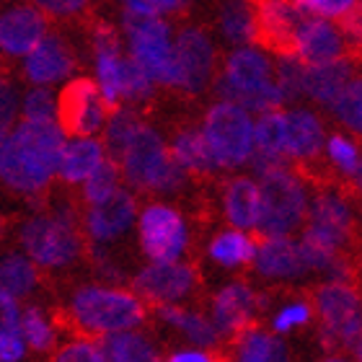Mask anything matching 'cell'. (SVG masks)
Segmentation results:
<instances>
[{"mask_svg": "<svg viewBox=\"0 0 362 362\" xmlns=\"http://www.w3.org/2000/svg\"><path fill=\"white\" fill-rule=\"evenodd\" d=\"M68 137L57 122H16L0 143V181L18 194H39L49 187Z\"/></svg>", "mask_w": 362, "mask_h": 362, "instance_id": "obj_1", "label": "cell"}, {"mask_svg": "<svg viewBox=\"0 0 362 362\" xmlns=\"http://www.w3.org/2000/svg\"><path fill=\"white\" fill-rule=\"evenodd\" d=\"M218 101L241 106L246 114L257 112L259 117L282 112L285 106L272 78V57L257 45L241 47L228 54L223 78L218 81Z\"/></svg>", "mask_w": 362, "mask_h": 362, "instance_id": "obj_2", "label": "cell"}, {"mask_svg": "<svg viewBox=\"0 0 362 362\" xmlns=\"http://www.w3.org/2000/svg\"><path fill=\"white\" fill-rule=\"evenodd\" d=\"M119 174L127 179L129 192H160V194H174L187 184V174L179 168L168 145L158 129L140 124L132 140L124 145L119 160Z\"/></svg>", "mask_w": 362, "mask_h": 362, "instance_id": "obj_3", "label": "cell"}, {"mask_svg": "<svg viewBox=\"0 0 362 362\" xmlns=\"http://www.w3.org/2000/svg\"><path fill=\"white\" fill-rule=\"evenodd\" d=\"M70 313L83 332L104 339L112 334L137 332L145 321V303L132 290L83 285L73 293Z\"/></svg>", "mask_w": 362, "mask_h": 362, "instance_id": "obj_4", "label": "cell"}, {"mask_svg": "<svg viewBox=\"0 0 362 362\" xmlns=\"http://www.w3.org/2000/svg\"><path fill=\"white\" fill-rule=\"evenodd\" d=\"M18 238L23 246V257L34 267H45V269L70 267L83 251L81 230L73 212L68 210L31 215L21 226Z\"/></svg>", "mask_w": 362, "mask_h": 362, "instance_id": "obj_5", "label": "cell"}, {"mask_svg": "<svg viewBox=\"0 0 362 362\" xmlns=\"http://www.w3.org/2000/svg\"><path fill=\"white\" fill-rule=\"evenodd\" d=\"M122 29L127 34L129 60L151 78L153 86L179 88L174 60V29L163 18H140L122 11Z\"/></svg>", "mask_w": 362, "mask_h": 362, "instance_id": "obj_6", "label": "cell"}, {"mask_svg": "<svg viewBox=\"0 0 362 362\" xmlns=\"http://www.w3.org/2000/svg\"><path fill=\"white\" fill-rule=\"evenodd\" d=\"M257 184L262 199V218L257 230L262 238H293L308 215V187L293 168L262 176Z\"/></svg>", "mask_w": 362, "mask_h": 362, "instance_id": "obj_7", "label": "cell"}, {"mask_svg": "<svg viewBox=\"0 0 362 362\" xmlns=\"http://www.w3.org/2000/svg\"><path fill=\"white\" fill-rule=\"evenodd\" d=\"M199 132L220 171L249 163L254 151V117L243 112L241 106L215 101L204 114Z\"/></svg>", "mask_w": 362, "mask_h": 362, "instance_id": "obj_8", "label": "cell"}, {"mask_svg": "<svg viewBox=\"0 0 362 362\" xmlns=\"http://www.w3.org/2000/svg\"><path fill=\"white\" fill-rule=\"evenodd\" d=\"M137 238L151 264H174L189 246V226L176 207L153 202L137 212Z\"/></svg>", "mask_w": 362, "mask_h": 362, "instance_id": "obj_9", "label": "cell"}, {"mask_svg": "<svg viewBox=\"0 0 362 362\" xmlns=\"http://www.w3.org/2000/svg\"><path fill=\"white\" fill-rule=\"evenodd\" d=\"M112 109L98 93L93 78H73L57 93V127L65 137H96L104 132Z\"/></svg>", "mask_w": 362, "mask_h": 362, "instance_id": "obj_10", "label": "cell"}, {"mask_svg": "<svg viewBox=\"0 0 362 362\" xmlns=\"http://www.w3.org/2000/svg\"><path fill=\"white\" fill-rule=\"evenodd\" d=\"M316 313L321 318V329L332 332L339 339V347L352 352L360 360L362 337V310L360 295L352 285L326 282L316 290Z\"/></svg>", "mask_w": 362, "mask_h": 362, "instance_id": "obj_11", "label": "cell"}, {"mask_svg": "<svg viewBox=\"0 0 362 362\" xmlns=\"http://www.w3.org/2000/svg\"><path fill=\"white\" fill-rule=\"evenodd\" d=\"M174 60L179 73V88L187 93H202L215 76V45L199 26H187L174 37Z\"/></svg>", "mask_w": 362, "mask_h": 362, "instance_id": "obj_12", "label": "cell"}, {"mask_svg": "<svg viewBox=\"0 0 362 362\" xmlns=\"http://www.w3.org/2000/svg\"><path fill=\"white\" fill-rule=\"evenodd\" d=\"M197 285L194 269L184 262L174 264H148L132 279V293L143 303L158 305H179Z\"/></svg>", "mask_w": 362, "mask_h": 362, "instance_id": "obj_13", "label": "cell"}, {"mask_svg": "<svg viewBox=\"0 0 362 362\" xmlns=\"http://www.w3.org/2000/svg\"><path fill=\"white\" fill-rule=\"evenodd\" d=\"M308 226L305 230L313 233L316 238H321L324 243L334 246L337 251H341L347 246L349 235H352V228H355V212H352V204L344 194L334 192V189H326V192H318L313 199L308 202Z\"/></svg>", "mask_w": 362, "mask_h": 362, "instance_id": "obj_14", "label": "cell"}, {"mask_svg": "<svg viewBox=\"0 0 362 362\" xmlns=\"http://www.w3.org/2000/svg\"><path fill=\"white\" fill-rule=\"evenodd\" d=\"M267 305L264 295H257L246 282H228L212 298L210 321L220 337H238L251 326L257 313Z\"/></svg>", "mask_w": 362, "mask_h": 362, "instance_id": "obj_15", "label": "cell"}, {"mask_svg": "<svg viewBox=\"0 0 362 362\" xmlns=\"http://www.w3.org/2000/svg\"><path fill=\"white\" fill-rule=\"evenodd\" d=\"M293 54L305 68L332 65L347 57V39L334 21L305 16L293 37Z\"/></svg>", "mask_w": 362, "mask_h": 362, "instance_id": "obj_16", "label": "cell"}, {"mask_svg": "<svg viewBox=\"0 0 362 362\" xmlns=\"http://www.w3.org/2000/svg\"><path fill=\"white\" fill-rule=\"evenodd\" d=\"M137 202L127 187H119L109 199L93 204L86 212V233L93 243H114L135 226Z\"/></svg>", "mask_w": 362, "mask_h": 362, "instance_id": "obj_17", "label": "cell"}, {"mask_svg": "<svg viewBox=\"0 0 362 362\" xmlns=\"http://www.w3.org/2000/svg\"><path fill=\"white\" fill-rule=\"evenodd\" d=\"M76 70V57L57 34H47L26 57H23V78L31 88H52L54 83L68 81Z\"/></svg>", "mask_w": 362, "mask_h": 362, "instance_id": "obj_18", "label": "cell"}, {"mask_svg": "<svg viewBox=\"0 0 362 362\" xmlns=\"http://www.w3.org/2000/svg\"><path fill=\"white\" fill-rule=\"evenodd\" d=\"M49 34L47 16L37 6H13L0 11V52L26 57Z\"/></svg>", "mask_w": 362, "mask_h": 362, "instance_id": "obj_19", "label": "cell"}, {"mask_svg": "<svg viewBox=\"0 0 362 362\" xmlns=\"http://www.w3.org/2000/svg\"><path fill=\"white\" fill-rule=\"evenodd\" d=\"M93 65H96V88L109 109H117L122 104V42L117 37L114 26L101 23L93 29Z\"/></svg>", "mask_w": 362, "mask_h": 362, "instance_id": "obj_20", "label": "cell"}, {"mask_svg": "<svg viewBox=\"0 0 362 362\" xmlns=\"http://www.w3.org/2000/svg\"><path fill=\"white\" fill-rule=\"evenodd\" d=\"M285 158L287 160H313L321 156L326 143L324 122L308 106L285 109Z\"/></svg>", "mask_w": 362, "mask_h": 362, "instance_id": "obj_21", "label": "cell"}, {"mask_svg": "<svg viewBox=\"0 0 362 362\" xmlns=\"http://www.w3.org/2000/svg\"><path fill=\"white\" fill-rule=\"evenodd\" d=\"M254 269L264 279L274 282H295L308 274L300 259L295 238H262L257 241V257H254Z\"/></svg>", "mask_w": 362, "mask_h": 362, "instance_id": "obj_22", "label": "cell"}, {"mask_svg": "<svg viewBox=\"0 0 362 362\" xmlns=\"http://www.w3.org/2000/svg\"><path fill=\"white\" fill-rule=\"evenodd\" d=\"M257 11V31L259 39L267 47L277 49V54L293 52V37L298 26L303 23L305 16L300 13V8L295 3H259L254 6Z\"/></svg>", "mask_w": 362, "mask_h": 362, "instance_id": "obj_23", "label": "cell"}, {"mask_svg": "<svg viewBox=\"0 0 362 362\" xmlns=\"http://www.w3.org/2000/svg\"><path fill=\"white\" fill-rule=\"evenodd\" d=\"M223 212L235 230H243V233L257 230L262 218V199H259V184L254 176H235L228 181L223 189Z\"/></svg>", "mask_w": 362, "mask_h": 362, "instance_id": "obj_24", "label": "cell"}, {"mask_svg": "<svg viewBox=\"0 0 362 362\" xmlns=\"http://www.w3.org/2000/svg\"><path fill=\"white\" fill-rule=\"evenodd\" d=\"M106 160V151L98 137H68L57 158L54 176L65 184H83Z\"/></svg>", "mask_w": 362, "mask_h": 362, "instance_id": "obj_25", "label": "cell"}, {"mask_svg": "<svg viewBox=\"0 0 362 362\" xmlns=\"http://www.w3.org/2000/svg\"><path fill=\"white\" fill-rule=\"evenodd\" d=\"M355 78V65L349 57L337 60L332 65H318V68H305L303 78V96L316 101L321 106H332L334 98L347 88V83Z\"/></svg>", "mask_w": 362, "mask_h": 362, "instance_id": "obj_26", "label": "cell"}, {"mask_svg": "<svg viewBox=\"0 0 362 362\" xmlns=\"http://www.w3.org/2000/svg\"><path fill=\"white\" fill-rule=\"evenodd\" d=\"M171 158L179 163V168L184 174H194V176H207V174H218L220 168L212 158L210 148L204 143L199 127H187L181 129L179 135L174 137V143L168 148Z\"/></svg>", "mask_w": 362, "mask_h": 362, "instance_id": "obj_27", "label": "cell"}, {"mask_svg": "<svg viewBox=\"0 0 362 362\" xmlns=\"http://www.w3.org/2000/svg\"><path fill=\"white\" fill-rule=\"evenodd\" d=\"M233 362H290V347L277 334L249 326L235 337Z\"/></svg>", "mask_w": 362, "mask_h": 362, "instance_id": "obj_28", "label": "cell"}, {"mask_svg": "<svg viewBox=\"0 0 362 362\" xmlns=\"http://www.w3.org/2000/svg\"><path fill=\"white\" fill-rule=\"evenodd\" d=\"M207 254L223 269H238V267H246L254 262V257H257V238L251 233L228 228V230H220L212 238L210 246H207Z\"/></svg>", "mask_w": 362, "mask_h": 362, "instance_id": "obj_29", "label": "cell"}, {"mask_svg": "<svg viewBox=\"0 0 362 362\" xmlns=\"http://www.w3.org/2000/svg\"><path fill=\"white\" fill-rule=\"evenodd\" d=\"M158 316L166 321L168 326L179 329L194 349H210L218 344L220 334L215 332V326L207 316L197 313V310H189L184 305H158Z\"/></svg>", "mask_w": 362, "mask_h": 362, "instance_id": "obj_30", "label": "cell"}, {"mask_svg": "<svg viewBox=\"0 0 362 362\" xmlns=\"http://www.w3.org/2000/svg\"><path fill=\"white\" fill-rule=\"evenodd\" d=\"M106 362H163L158 347L143 332H122L98 341Z\"/></svg>", "mask_w": 362, "mask_h": 362, "instance_id": "obj_31", "label": "cell"}, {"mask_svg": "<svg viewBox=\"0 0 362 362\" xmlns=\"http://www.w3.org/2000/svg\"><path fill=\"white\" fill-rule=\"evenodd\" d=\"M218 26L223 31V37L235 47H251L259 39L257 31V11L251 3H226L220 8Z\"/></svg>", "mask_w": 362, "mask_h": 362, "instance_id": "obj_32", "label": "cell"}, {"mask_svg": "<svg viewBox=\"0 0 362 362\" xmlns=\"http://www.w3.org/2000/svg\"><path fill=\"white\" fill-rule=\"evenodd\" d=\"M39 282L37 267L23 257L21 251H11L6 257H0V293L8 298H26L34 293Z\"/></svg>", "mask_w": 362, "mask_h": 362, "instance_id": "obj_33", "label": "cell"}, {"mask_svg": "<svg viewBox=\"0 0 362 362\" xmlns=\"http://www.w3.org/2000/svg\"><path fill=\"white\" fill-rule=\"evenodd\" d=\"M140 124H143V119H140V114L132 106H117V109H112V114H109V119L104 124V140H101L106 158L117 163L122 151H124V145L132 140V135L140 129Z\"/></svg>", "mask_w": 362, "mask_h": 362, "instance_id": "obj_34", "label": "cell"}, {"mask_svg": "<svg viewBox=\"0 0 362 362\" xmlns=\"http://www.w3.org/2000/svg\"><path fill=\"white\" fill-rule=\"evenodd\" d=\"M18 329H21V337L26 341V347L34 349V352H49L54 347V326L52 318L47 316L45 308L39 305H26L21 310V321H18Z\"/></svg>", "mask_w": 362, "mask_h": 362, "instance_id": "obj_35", "label": "cell"}, {"mask_svg": "<svg viewBox=\"0 0 362 362\" xmlns=\"http://www.w3.org/2000/svg\"><path fill=\"white\" fill-rule=\"evenodd\" d=\"M272 78L277 86L279 96L285 104H295L303 98V78H305V65H303L293 52L277 54L272 62Z\"/></svg>", "mask_w": 362, "mask_h": 362, "instance_id": "obj_36", "label": "cell"}, {"mask_svg": "<svg viewBox=\"0 0 362 362\" xmlns=\"http://www.w3.org/2000/svg\"><path fill=\"white\" fill-rule=\"evenodd\" d=\"M324 151H326V156H329V160H332V166L339 168L349 181H355V187H360L362 158H360V148H357L355 140L347 135H341V132H334V135L326 137Z\"/></svg>", "mask_w": 362, "mask_h": 362, "instance_id": "obj_37", "label": "cell"}, {"mask_svg": "<svg viewBox=\"0 0 362 362\" xmlns=\"http://www.w3.org/2000/svg\"><path fill=\"white\" fill-rule=\"evenodd\" d=\"M285 158V114L269 112L254 119V151Z\"/></svg>", "mask_w": 362, "mask_h": 362, "instance_id": "obj_38", "label": "cell"}, {"mask_svg": "<svg viewBox=\"0 0 362 362\" xmlns=\"http://www.w3.org/2000/svg\"><path fill=\"white\" fill-rule=\"evenodd\" d=\"M332 114L337 117L341 127H347L349 132H360L362 129V81L352 78L347 83V88L341 90L339 96L334 98V104L329 106Z\"/></svg>", "mask_w": 362, "mask_h": 362, "instance_id": "obj_39", "label": "cell"}, {"mask_svg": "<svg viewBox=\"0 0 362 362\" xmlns=\"http://www.w3.org/2000/svg\"><path fill=\"white\" fill-rule=\"evenodd\" d=\"M119 166L114 163V160L106 158L101 166L93 171V174L88 176V179L83 181V199L88 207H93V204L104 202V199H109V197L119 189Z\"/></svg>", "mask_w": 362, "mask_h": 362, "instance_id": "obj_40", "label": "cell"}, {"mask_svg": "<svg viewBox=\"0 0 362 362\" xmlns=\"http://www.w3.org/2000/svg\"><path fill=\"white\" fill-rule=\"evenodd\" d=\"M21 122H57V96L52 88H29L18 106Z\"/></svg>", "mask_w": 362, "mask_h": 362, "instance_id": "obj_41", "label": "cell"}, {"mask_svg": "<svg viewBox=\"0 0 362 362\" xmlns=\"http://www.w3.org/2000/svg\"><path fill=\"white\" fill-rule=\"evenodd\" d=\"M153 88L156 86H153L151 78L145 76L143 70L124 54V65H122V101H124V106H135L148 101L153 96Z\"/></svg>", "mask_w": 362, "mask_h": 362, "instance_id": "obj_42", "label": "cell"}, {"mask_svg": "<svg viewBox=\"0 0 362 362\" xmlns=\"http://www.w3.org/2000/svg\"><path fill=\"white\" fill-rule=\"evenodd\" d=\"M310 318H313V305H310V303H305V300L287 303V305H282V308L274 313V318H272V334L285 337V334L310 324Z\"/></svg>", "mask_w": 362, "mask_h": 362, "instance_id": "obj_43", "label": "cell"}, {"mask_svg": "<svg viewBox=\"0 0 362 362\" xmlns=\"http://www.w3.org/2000/svg\"><path fill=\"white\" fill-rule=\"evenodd\" d=\"M295 6L300 8L303 16L324 18V21L337 23V21H341L357 3H352V0H298Z\"/></svg>", "mask_w": 362, "mask_h": 362, "instance_id": "obj_44", "label": "cell"}, {"mask_svg": "<svg viewBox=\"0 0 362 362\" xmlns=\"http://www.w3.org/2000/svg\"><path fill=\"white\" fill-rule=\"evenodd\" d=\"M52 362H106V355L98 341L76 339L57 349V355H54Z\"/></svg>", "mask_w": 362, "mask_h": 362, "instance_id": "obj_45", "label": "cell"}, {"mask_svg": "<svg viewBox=\"0 0 362 362\" xmlns=\"http://www.w3.org/2000/svg\"><path fill=\"white\" fill-rule=\"evenodd\" d=\"M184 3L179 0H129L124 3V11L132 16H140V18H163L171 13H179Z\"/></svg>", "mask_w": 362, "mask_h": 362, "instance_id": "obj_46", "label": "cell"}, {"mask_svg": "<svg viewBox=\"0 0 362 362\" xmlns=\"http://www.w3.org/2000/svg\"><path fill=\"white\" fill-rule=\"evenodd\" d=\"M18 106H21L18 90H16L11 83H6V81H0V143H3L8 132L16 127Z\"/></svg>", "mask_w": 362, "mask_h": 362, "instance_id": "obj_47", "label": "cell"}, {"mask_svg": "<svg viewBox=\"0 0 362 362\" xmlns=\"http://www.w3.org/2000/svg\"><path fill=\"white\" fill-rule=\"evenodd\" d=\"M26 352H29V347L21 337V329L0 337V362H21L26 360Z\"/></svg>", "mask_w": 362, "mask_h": 362, "instance_id": "obj_48", "label": "cell"}, {"mask_svg": "<svg viewBox=\"0 0 362 362\" xmlns=\"http://www.w3.org/2000/svg\"><path fill=\"white\" fill-rule=\"evenodd\" d=\"M18 321H21V305H18V300L0 293V337L16 332Z\"/></svg>", "mask_w": 362, "mask_h": 362, "instance_id": "obj_49", "label": "cell"}, {"mask_svg": "<svg viewBox=\"0 0 362 362\" xmlns=\"http://www.w3.org/2000/svg\"><path fill=\"white\" fill-rule=\"evenodd\" d=\"M37 8L45 16H76L86 11V3H81V0H42Z\"/></svg>", "mask_w": 362, "mask_h": 362, "instance_id": "obj_50", "label": "cell"}, {"mask_svg": "<svg viewBox=\"0 0 362 362\" xmlns=\"http://www.w3.org/2000/svg\"><path fill=\"white\" fill-rule=\"evenodd\" d=\"M163 362H220V360L212 355L210 349L189 347V349H179V352H174V355L168 357V360H163Z\"/></svg>", "mask_w": 362, "mask_h": 362, "instance_id": "obj_51", "label": "cell"}, {"mask_svg": "<svg viewBox=\"0 0 362 362\" xmlns=\"http://www.w3.org/2000/svg\"><path fill=\"white\" fill-rule=\"evenodd\" d=\"M324 362H349V360H344V357H339V355H329Z\"/></svg>", "mask_w": 362, "mask_h": 362, "instance_id": "obj_52", "label": "cell"}, {"mask_svg": "<svg viewBox=\"0 0 362 362\" xmlns=\"http://www.w3.org/2000/svg\"><path fill=\"white\" fill-rule=\"evenodd\" d=\"M0 230H3V220H0Z\"/></svg>", "mask_w": 362, "mask_h": 362, "instance_id": "obj_53", "label": "cell"}]
</instances>
